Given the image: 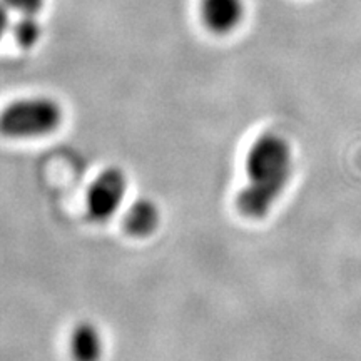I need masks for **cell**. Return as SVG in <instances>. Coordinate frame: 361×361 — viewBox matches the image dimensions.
<instances>
[{"mask_svg": "<svg viewBox=\"0 0 361 361\" xmlns=\"http://www.w3.org/2000/svg\"><path fill=\"white\" fill-rule=\"evenodd\" d=\"M246 184L236 196L245 218L263 219L286 189L293 173L291 146L276 133L261 134L246 154Z\"/></svg>", "mask_w": 361, "mask_h": 361, "instance_id": "cell-1", "label": "cell"}, {"mask_svg": "<svg viewBox=\"0 0 361 361\" xmlns=\"http://www.w3.org/2000/svg\"><path fill=\"white\" fill-rule=\"evenodd\" d=\"M62 107L51 97H25L0 111V135L8 139L42 137L62 123Z\"/></svg>", "mask_w": 361, "mask_h": 361, "instance_id": "cell-2", "label": "cell"}, {"mask_svg": "<svg viewBox=\"0 0 361 361\" xmlns=\"http://www.w3.org/2000/svg\"><path fill=\"white\" fill-rule=\"evenodd\" d=\"M128 192V178L119 168L104 169L92 184L85 196L87 216L96 223L111 219L123 204Z\"/></svg>", "mask_w": 361, "mask_h": 361, "instance_id": "cell-3", "label": "cell"}, {"mask_svg": "<svg viewBox=\"0 0 361 361\" xmlns=\"http://www.w3.org/2000/svg\"><path fill=\"white\" fill-rule=\"evenodd\" d=\"M202 19L216 34H228L243 22L245 0H202Z\"/></svg>", "mask_w": 361, "mask_h": 361, "instance_id": "cell-4", "label": "cell"}, {"mask_svg": "<svg viewBox=\"0 0 361 361\" xmlns=\"http://www.w3.org/2000/svg\"><path fill=\"white\" fill-rule=\"evenodd\" d=\"M71 356L74 361H99L102 358L104 343L101 331L92 323H79L72 329L69 340Z\"/></svg>", "mask_w": 361, "mask_h": 361, "instance_id": "cell-5", "label": "cell"}, {"mask_svg": "<svg viewBox=\"0 0 361 361\" xmlns=\"http://www.w3.org/2000/svg\"><path fill=\"white\" fill-rule=\"evenodd\" d=\"M159 221V207L154 202L151 200H137L126 211L123 223L130 236L146 238L156 231Z\"/></svg>", "mask_w": 361, "mask_h": 361, "instance_id": "cell-6", "label": "cell"}, {"mask_svg": "<svg viewBox=\"0 0 361 361\" xmlns=\"http://www.w3.org/2000/svg\"><path fill=\"white\" fill-rule=\"evenodd\" d=\"M12 32L22 47H32L42 37V25L35 16H19L12 25Z\"/></svg>", "mask_w": 361, "mask_h": 361, "instance_id": "cell-7", "label": "cell"}, {"mask_svg": "<svg viewBox=\"0 0 361 361\" xmlns=\"http://www.w3.org/2000/svg\"><path fill=\"white\" fill-rule=\"evenodd\" d=\"M2 2L19 16H37L44 6V0H2Z\"/></svg>", "mask_w": 361, "mask_h": 361, "instance_id": "cell-8", "label": "cell"}, {"mask_svg": "<svg viewBox=\"0 0 361 361\" xmlns=\"http://www.w3.org/2000/svg\"><path fill=\"white\" fill-rule=\"evenodd\" d=\"M11 29V17H8V7L0 0V39Z\"/></svg>", "mask_w": 361, "mask_h": 361, "instance_id": "cell-9", "label": "cell"}]
</instances>
